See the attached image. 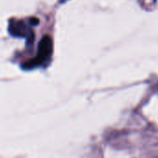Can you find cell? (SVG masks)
<instances>
[{
  "instance_id": "7a4b0ae2",
  "label": "cell",
  "mask_w": 158,
  "mask_h": 158,
  "mask_svg": "<svg viewBox=\"0 0 158 158\" xmlns=\"http://www.w3.org/2000/svg\"><path fill=\"white\" fill-rule=\"evenodd\" d=\"M9 33L14 37H23L26 39V46H32L35 40V34L23 20L11 19L9 22Z\"/></svg>"
},
{
  "instance_id": "3957f363",
  "label": "cell",
  "mask_w": 158,
  "mask_h": 158,
  "mask_svg": "<svg viewBox=\"0 0 158 158\" xmlns=\"http://www.w3.org/2000/svg\"><path fill=\"white\" fill-rule=\"evenodd\" d=\"M29 23H30L31 25H38L39 20H38L37 18H35V17L30 18V19H29Z\"/></svg>"
},
{
  "instance_id": "6da1fadb",
  "label": "cell",
  "mask_w": 158,
  "mask_h": 158,
  "mask_svg": "<svg viewBox=\"0 0 158 158\" xmlns=\"http://www.w3.org/2000/svg\"><path fill=\"white\" fill-rule=\"evenodd\" d=\"M53 51V42L49 35H45L40 40L37 48V54L33 59L23 62L21 67L23 70H32L45 64L51 58Z\"/></svg>"
}]
</instances>
